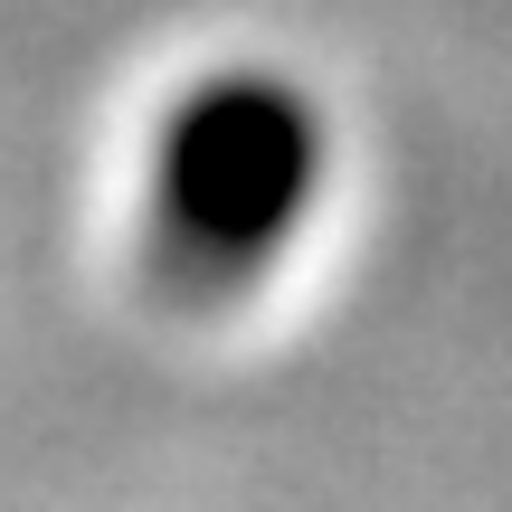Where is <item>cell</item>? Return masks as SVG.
Wrapping results in <instances>:
<instances>
[{"mask_svg":"<svg viewBox=\"0 0 512 512\" xmlns=\"http://www.w3.org/2000/svg\"><path fill=\"white\" fill-rule=\"evenodd\" d=\"M313 190H323L313 95L266 67L200 76L152 143V285L181 304L247 294L275 266V247H294V228L313 219Z\"/></svg>","mask_w":512,"mask_h":512,"instance_id":"cell-1","label":"cell"}]
</instances>
